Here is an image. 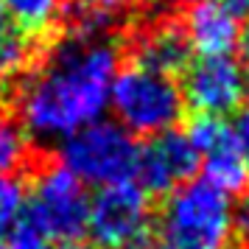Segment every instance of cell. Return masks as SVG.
Here are the masks:
<instances>
[{
    "mask_svg": "<svg viewBox=\"0 0 249 249\" xmlns=\"http://www.w3.org/2000/svg\"><path fill=\"white\" fill-rule=\"evenodd\" d=\"M121 53L109 39L68 34L17 90V124L36 143H62L109 109Z\"/></svg>",
    "mask_w": 249,
    "mask_h": 249,
    "instance_id": "1",
    "label": "cell"
},
{
    "mask_svg": "<svg viewBox=\"0 0 249 249\" xmlns=\"http://www.w3.org/2000/svg\"><path fill=\"white\" fill-rule=\"evenodd\" d=\"M235 207L207 179H188L171 191L151 249H230Z\"/></svg>",
    "mask_w": 249,
    "mask_h": 249,
    "instance_id": "2",
    "label": "cell"
},
{
    "mask_svg": "<svg viewBox=\"0 0 249 249\" xmlns=\"http://www.w3.org/2000/svg\"><path fill=\"white\" fill-rule=\"evenodd\" d=\"M109 109L118 118L115 124H121L129 135L154 137L177 126L185 112V98L171 73L132 62L115 73Z\"/></svg>",
    "mask_w": 249,
    "mask_h": 249,
    "instance_id": "3",
    "label": "cell"
},
{
    "mask_svg": "<svg viewBox=\"0 0 249 249\" xmlns=\"http://www.w3.org/2000/svg\"><path fill=\"white\" fill-rule=\"evenodd\" d=\"M135 135H129L115 121H95L62 140L59 157L62 165L76 174L84 185H112L135 177L137 162Z\"/></svg>",
    "mask_w": 249,
    "mask_h": 249,
    "instance_id": "4",
    "label": "cell"
},
{
    "mask_svg": "<svg viewBox=\"0 0 249 249\" xmlns=\"http://www.w3.org/2000/svg\"><path fill=\"white\" fill-rule=\"evenodd\" d=\"M87 232L95 241V249H151L154 215L148 193L135 179L98 188L90 199Z\"/></svg>",
    "mask_w": 249,
    "mask_h": 249,
    "instance_id": "5",
    "label": "cell"
},
{
    "mask_svg": "<svg viewBox=\"0 0 249 249\" xmlns=\"http://www.w3.org/2000/svg\"><path fill=\"white\" fill-rule=\"evenodd\" d=\"M25 215L51 241H79L90 218L87 185L65 165H45L31 182Z\"/></svg>",
    "mask_w": 249,
    "mask_h": 249,
    "instance_id": "6",
    "label": "cell"
},
{
    "mask_svg": "<svg viewBox=\"0 0 249 249\" xmlns=\"http://www.w3.org/2000/svg\"><path fill=\"white\" fill-rule=\"evenodd\" d=\"M191 140L196 157L204 168V179L213 188L224 191L227 196L244 193L249 185V168L247 160L238 148L235 132L224 118L213 115H199L185 132Z\"/></svg>",
    "mask_w": 249,
    "mask_h": 249,
    "instance_id": "7",
    "label": "cell"
},
{
    "mask_svg": "<svg viewBox=\"0 0 249 249\" xmlns=\"http://www.w3.org/2000/svg\"><path fill=\"white\" fill-rule=\"evenodd\" d=\"M182 98L199 115L235 112L244 101V68L232 56H199L193 65H185Z\"/></svg>",
    "mask_w": 249,
    "mask_h": 249,
    "instance_id": "8",
    "label": "cell"
},
{
    "mask_svg": "<svg viewBox=\"0 0 249 249\" xmlns=\"http://www.w3.org/2000/svg\"><path fill=\"white\" fill-rule=\"evenodd\" d=\"M249 0H202L191 6L182 34L199 56H232L247 31Z\"/></svg>",
    "mask_w": 249,
    "mask_h": 249,
    "instance_id": "9",
    "label": "cell"
},
{
    "mask_svg": "<svg viewBox=\"0 0 249 249\" xmlns=\"http://www.w3.org/2000/svg\"><path fill=\"white\" fill-rule=\"evenodd\" d=\"M199 157L185 132H162L137 148L135 177L146 193H171L193 177Z\"/></svg>",
    "mask_w": 249,
    "mask_h": 249,
    "instance_id": "10",
    "label": "cell"
},
{
    "mask_svg": "<svg viewBox=\"0 0 249 249\" xmlns=\"http://www.w3.org/2000/svg\"><path fill=\"white\" fill-rule=\"evenodd\" d=\"M188 39L182 34L179 25L174 23H160L154 28H148L146 34L137 39V59L140 65H148L162 73H177L185 70L188 65Z\"/></svg>",
    "mask_w": 249,
    "mask_h": 249,
    "instance_id": "11",
    "label": "cell"
},
{
    "mask_svg": "<svg viewBox=\"0 0 249 249\" xmlns=\"http://www.w3.org/2000/svg\"><path fill=\"white\" fill-rule=\"evenodd\" d=\"M62 14L70 20V34L84 39H109L124 23V0H73Z\"/></svg>",
    "mask_w": 249,
    "mask_h": 249,
    "instance_id": "12",
    "label": "cell"
},
{
    "mask_svg": "<svg viewBox=\"0 0 249 249\" xmlns=\"http://www.w3.org/2000/svg\"><path fill=\"white\" fill-rule=\"evenodd\" d=\"M0 9L6 12L17 31L34 39V36L48 34L56 25L65 9V0H0Z\"/></svg>",
    "mask_w": 249,
    "mask_h": 249,
    "instance_id": "13",
    "label": "cell"
},
{
    "mask_svg": "<svg viewBox=\"0 0 249 249\" xmlns=\"http://www.w3.org/2000/svg\"><path fill=\"white\" fill-rule=\"evenodd\" d=\"M31 62V36L17 31L6 12L0 9V79L23 73Z\"/></svg>",
    "mask_w": 249,
    "mask_h": 249,
    "instance_id": "14",
    "label": "cell"
},
{
    "mask_svg": "<svg viewBox=\"0 0 249 249\" xmlns=\"http://www.w3.org/2000/svg\"><path fill=\"white\" fill-rule=\"evenodd\" d=\"M28 137L6 109H0V174H14L25 162Z\"/></svg>",
    "mask_w": 249,
    "mask_h": 249,
    "instance_id": "15",
    "label": "cell"
},
{
    "mask_svg": "<svg viewBox=\"0 0 249 249\" xmlns=\"http://www.w3.org/2000/svg\"><path fill=\"white\" fill-rule=\"evenodd\" d=\"M25 202L28 191L23 179L17 174H0V238L25 215Z\"/></svg>",
    "mask_w": 249,
    "mask_h": 249,
    "instance_id": "16",
    "label": "cell"
},
{
    "mask_svg": "<svg viewBox=\"0 0 249 249\" xmlns=\"http://www.w3.org/2000/svg\"><path fill=\"white\" fill-rule=\"evenodd\" d=\"M6 235H9V244H6L9 249H51L53 244L28 215H23Z\"/></svg>",
    "mask_w": 249,
    "mask_h": 249,
    "instance_id": "17",
    "label": "cell"
},
{
    "mask_svg": "<svg viewBox=\"0 0 249 249\" xmlns=\"http://www.w3.org/2000/svg\"><path fill=\"white\" fill-rule=\"evenodd\" d=\"M232 132H235L238 148H241V154H244V160H247V168H249V109L238 118V124H235Z\"/></svg>",
    "mask_w": 249,
    "mask_h": 249,
    "instance_id": "18",
    "label": "cell"
},
{
    "mask_svg": "<svg viewBox=\"0 0 249 249\" xmlns=\"http://www.w3.org/2000/svg\"><path fill=\"white\" fill-rule=\"evenodd\" d=\"M171 3H174V6H188V9H191V6L202 3V0H171Z\"/></svg>",
    "mask_w": 249,
    "mask_h": 249,
    "instance_id": "19",
    "label": "cell"
},
{
    "mask_svg": "<svg viewBox=\"0 0 249 249\" xmlns=\"http://www.w3.org/2000/svg\"><path fill=\"white\" fill-rule=\"evenodd\" d=\"M244 98H249V65L244 70Z\"/></svg>",
    "mask_w": 249,
    "mask_h": 249,
    "instance_id": "20",
    "label": "cell"
},
{
    "mask_svg": "<svg viewBox=\"0 0 249 249\" xmlns=\"http://www.w3.org/2000/svg\"><path fill=\"white\" fill-rule=\"evenodd\" d=\"M62 249H95V247H84V244H79V241H70V244H65Z\"/></svg>",
    "mask_w": 249,
    "mask_h": 249,
    "instance_id": "21",
    "label": "cell"
},
{
    "mask_svg": "<svg viewBox=\"0 0 249 249\" xmlns=\"http://www.w3.org/2000/svg\"><path fill=\"white\" fill-rule=\"evenodd\" d=\"M124 3H132V6H148V3H154V0H124Z\"/></svg>",
    "mask_w": 249,
    "mask_h": 249,
    "instance_id": "22",
    "label": "cell"
},
{
    "mask_svg": "<svg viewBox=\"0 0 249 249\" xmlns=\"http://www.w3.org/2000/svg\"><path fill=\"white\" fill-rule=\"evenodd\" d=\"M0 249H9V247H6V241H3V238H0Z\"/></svg>",
    "mask_w": 249,
    "mask_h": 249,
    "instance_id": "23",
    "label": "cell"
}]
</instances>
